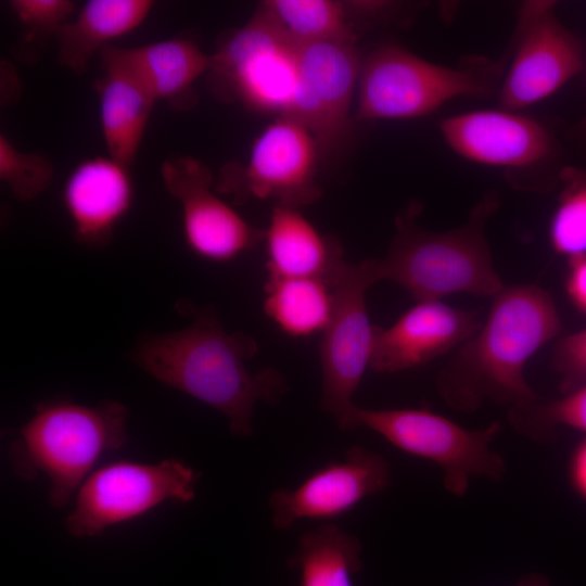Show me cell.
<instances>
[{
	"label": "cell",
	"instance_id": "cell-1",
	"mask_svg": "<svg viewBox=\"0 0 586 586\" xmlns=\"http://www.w3.org/2000/svg\"><path fill=\"white\" fill-rule=\"evenodd\" d=\"M192 322L168 333L150 334L136 345L132 359L160 382L226 416L235 436H251L258 402L276 403L288 390L275 368L251 372L246 361L258 352L249 334L228 333L211 308L177 305Z\"/></svg>",
	"mask_w": 586,
	"mask_h": 586
},
{
	"label": "cell",
	"instance_id": "cell-2",
	"mask_svg": "<svg viewBox=\"0 0 586 586\" xmlns=\"http://www.w3.org/2000/svg\"><path fill=\"white\" fill-rule=\"evenodd\" d=\"M551 294L536 284H505L484 323L441 370L436 388L453 409L473 412L486 402L508 408L539 396L527 383L528 359L561 332Z\"/></svg>",
	"mask_w": 586,
	"mask_h": 586
},
{
	"label": "cell",
	"instance_id": "cell-3",
	"mask_svg": "<svg viewBox=\"0 0 586 586\" xmlns=\"http://www.w3.org/2000/svg\"><path fill=\"white\" fill-rule=\"evenodd\" d=\"M499 206L498 194L487 191L462 226L438 232L421 228V205L409 204L395 220L387 254L377 258L380 281L403 286L416 302L453 294L493 297L505 283L495 269L485 228Z\"/></svg>",
	"mask_w": 586,
	"mask_h": 586
},
{
	"label": "cell",
	"instance_id": "cell-4",
	"mask_svg": "<svg viewBox=\"0 0 586 586\" xmlns=\"http://www.w3.org/2000/svg\"><path fill=\"white\" fill-rule=\"evenodd\" d=\"M127 420L126 406L115 400L94 406L64 399L39 404L10 445L13 469L26 480L44 476L50 504L62 507L101 457L125 445Z\"/></svg>",
	"mask_w": 586,
	"mask_h": 586
},
{
	"label": "cell",
	"instance_id": "cell-5",
	"mask_svg": "<svg viewBox=\"0 0 586 586\" xmlns=\"http://www.w3.org/2000/svg\"><path fill=\"white\" fill-rule=\"evenodd\" d=\"M512 42L498 60L469 58L457 67L429 62L398 46H382L361 61L358 119L398 120L425 116L457 97H491L498 89Z\"/></svg>",
	"mask_w": 586,
	"mask_h": 586
},
{
	"label": "cell",
	"instance_id": "cell-6",
	"mask_svg": "<svg viewBox=\"0 0 586 586\" xmlns=\"http://www.w3.org/2000/svg\"><path fill=\"white\" fill-rule=\"evenodd\" d=\"M367 428L407 454L434 462L443 470L444 487L466 495L472 477L499 482L506 473L505 459L491 448L502 430L499 421L469 430L426 409H367L356 406L348 430Z\"/></svg>",
	"mask_w": 586,
	"mask_h": 586
},
{
	"label": "cell",
	"instance_id": "cell-7",
	"mask_svg": "<svg viewBox=\"0 0 586 586\" xmlns=\"http://www.w3.org/2000/svg\"><path fill=\"white\" fill-rule=\"evenodd\" d=\"M213 92L251 111L288 117L298 89V47L257 8L219 39L207 72Z\"/></svg>",
	"mask_w": 586,
	"mask_h": 586
},
{
	"label": "cell",
	"instance_id": "cell-8",
	"mask_svg": "<svg viewBox=\"0 0 586 586\" xmlns=\"http://www.w3.org/2000/svg\"><path fill=\"white\" fill-rule=\"evenodd\" d=\"M196 472L176 459L157 463L116 461L93 470L78 488L66 518L75 537H91L168 501L195 496Z\"/></svg>",
	"mask_w": 586,
	"mask_h": 586
},
{
	"label": "cell",
	"instance_id": "cell-9",
	"mask_svg": "<svg viewBox=\"0 0 586 586\" xmlns=\"http://www.w3.org/2000/svg\"><path fill=\"white\" fill-rule=\"evenodd\" d=\"M379 281L377 258L356 264L344 260L331 279L335 305L319 345L320 407L342 430H348L356 407L354 394L370 368L374 324L369 319L366 294Z\"/></svg>",
	"mask_w": 586,
	"mask_h": 586
},
{
	"label": "cell",
	"instance_id": "cell-10",
	"mask_svg": "<svg viewBox=\"0 0 586 586\" xmlns=\"http://www.w3.org/2000/svg\"><path fill=\"white\" fill-rule=\"evenodd\" d=\"M553 1L521 5L512 53L499 89L500 109L519 112L557 92L584 67L579 39L557 18Z\"/></svg>",
	"mask_w": 586,
	"mask_h": 586
},
{
	"label": "cell",
	"instance_id": "cell-11",
	"mask_svg": "<svg viewBox=\"0 0 586 586\" xmlns=\"http://www.w3.org/2000/svg\"><path fill=\"white\" fill-rule=\"evenodd\" d=\"M319 152L306 127L291 118H276L255 138L247 164L225 170L217 191L239 202L276 200V205L301 208L321 196L316 182Z\"/></svg>",
	"mask_w": 586,
	"mask_h": 586
},
{
	"label": "cell",
	"instance_id": "cell-12",
	"mask_svg": "<svg viewBox=\"0 0 586 586\" xmlns=\"http://www.w3.org/2000/svg\"><path fill=\"white\" fill-rule=\"evenodd\" d=\"M161 175L168 192L181 204L184 241L198 257L229 263L264 241L263 229L252 226L213 192V176L199 160L168 158Z\"/></svg>",
	"mask_w": 586,
	"mask_h": 586
},
{
	"label": "cell",
	"instance_id": "cell-13",
	"mask_svg": "<svg viewBox=\"0 0 586 586\" xmlns=\"http://www.w3.org/2000/svg\"><path fill=\"white\" fill-rule=\"evenodd\" d=\"M361 61L355 41H323L298 47V89L285 118L306 127L320 152L336 149L347 137Z\"/></svg>",
	"mask_w": 586,
	"mask_h": 586
},
{
	"label": "cell",
	"instance_id": "cell-14",
	"mask_svg": "<svg viewBox=\"0 0 586 586\" xmlns=\"http://www.w3.org/2000/svg\"><path fill=\"white\" fill-rule=\"evenodd\" d=\"M391 484V468L380 454L362 446L347 449L292 488L276 489L269 498L272 525L286 531L302 520H332Z\"/></svg>",
	"mask_w": 586,
	"mask_h": 586
},
{
	"label": "cell",
	"instance_id": "cell-15",
	"mask_svg": "<svg viewBox=\"0 0 586 586\" xmlns=\"http://www.w3.org/2000/svg\"><path fill=\"white\" fill-rule=\"evenodd\" d=\"M481 324L474 310L416 302L390 327L374 326L370 369L394 373L423 366L458 348Z\"/></svg>",
	"mask_w": 586,
	"mask_h": 586
},
{
	"label": "cell",
	"instance_id": "cell-16",
	"mask_svg": "<svg viewBox=\"0 0 586 586\" xmlns=\"http://www.w3.org/2000/svg\"><path fill=\"white\" fill-rule=\"evenodd\" d=\"M440 130L458 155L488 166L527 168L553 150L552 138L539 122L504 109L449 116L440 123Z\"/></svg>",
	"mask_w": 586,
	"mask_h": 586
},
{
	"label": "cell",
	"instance_id": "cell-17",
	"mask_svg": "<svg viewBox=\"0 0 586 586\" xmlns=\"http://www.w3.org/2000/svg\"><path fill=\"white\" fill-rule=\"evenodd\" d=\"M133 198L129 167L111 156L78 163L62 191L74 237L90 247L110 244L117 225L129 213Z\"/></svg>",
	"mask_w": 586,
	"mask_h": 586
},
{
	"label": "cell",
	"instance_id": "cell-18",
	"mask_svg": "<svg viewBox=\"0 0 586 586\" xmlns=\"http://www.w3.org/2000/svg\"><path fill=\"white\" fill-rule=\"evenodd\" d=\"M100 56L101 62L126 69L156 101L164 100L177 110H188L195 104L193 85L211 66V55L188 38H170L132 48L111 44Z\"/></svg>",
	"mask_w": 586,
	"mask_h": 586
},
{
	"label": "cell",
	"instance_id": "cell-19",
	"mask_svg": "<svg viewBox=\"0 0 586 586\" xmlns=\"http://www.w3.org/2000/svg\"><path fill=\"white\" fill-rule=\"evenodd\" d=\"M264 242L268 276L331 281L345 260L341 246L322 234L300 208L275 205Z\"/></svg>",
	"mask_w": 586,
	"mask_h": 586
},
{
	"label": "cell",
	"instance_id": "cell-20",
	"mask_svg": "<svg viewBox=\"0 0 586 586\" xmlns=\"http://www.w3.org/2000/svg\"><path fill=\"white\" fill-rule=\"evenodd\" d=\"M102 65L104 76L95 81L102 136L109 156L130 167L156 100L123 67Z\"/></svg>",
	"mask_w": 586,
	"mask_h": 586
},
{
	"label": "cell",
	"instance_id": "cell-21",
	"mask_svg": "<svg viewBox=\"0 0 586 586\" xmlns=\"http://www.w3.org/2000/svg\"><path fill=\"white\" fill-rule=\"evenodd\" d=\"M153 7L151 0H89L59 31L58 61L84 74L95 53L140 26Z\"/></svg>",
	"mask_w": 586,
	"mask_h": 586
},
{
	"label": "cell",
	"instance_id": "cell-22",
	"mask_svg": "<svg viewBox=\"0 0 586 586\" xmlns=\"http://www.w3.org/2000/svg\"><path fill=\"white\" fill-rule=\"evenodd\" d=\"M264 294L265 315L291 337L322 334L334 311V290L324 279L267 276Z\"/></svg>",
	"mask_w": 586,
	"mask_h": 586
},
{
	"label": "cell",
	"instance_id": "cell-23",
	"mask_svg": "<svg viewBox=\"0 0 586 586\" xmlns=\"http://www.w3.org/2000/svg\"><path fill=\"white\" fill-rule=\"evenodd\" d=\"M361 553L355 535L326 523L298 538L288 566L297 573L298 586H355Z\"/></svg>",
	"mask_w": 586,
	"mask_h": 586
},
{
	"label": "cell",
	"instance_id": "cell-24",
	"mask_svg": "<svg viewBox=\"0 0 586 586\" xmlns=\"http://www.w3.org/2000/svg\"><path fill=\"white\" fill-rule=\"evenodd\" d=\"M258 8L294 44L355 41L345 5L332 0H268Z\"/></svg>",
	"mask_w": 586,
	"mask_h": 586
},
{
	"label": "cell",
	"instance_id": "cell-25",
	"mask_svg": "<svg viewBox=\"0 0 586 586\" xmlns=\"http://www.w3.org/2000/svg\"><path fill=\"white\" fill-rule=\"evenodd\" d=\"M507 420L520 435L536 443H551L559 426H568L586 434V383L561 397L508 408Z\"/></svg>",
	"mask_w": 586,
	"mask_h": 586
},
{
	"label": "cell",
	"instance_id": "cell-26",
	"mask_svg": "<svg viewBox=\"0 0 586 586\" xmlns=\"http://www.w3.org/2000/svg\"><path fill=\"white\" fill-rule=\"evenodd\" d=\"M559 179L548 237L553 252L570 258L586 253V168L564 167Z\"/></svg>",
	"mask_w": 586,
	"mask_h": 586
},
{
	"label": "cell",
	"instance_id": "cell-27",
	"mask_svg": "<svg viewBox=\"0 0 586 586\" xmlns=\"http://www.w3.org/2000/svg\"><path fill=\"white\" fill-rule=\"evenodd\" d=\"M9 5L22 29L16 52L26 61L39 55L47 40L58 36L75 11L69 0H12Z\"/></svg>",
	"mask_w": 586,
	"mask_h": 586
},
{
	"label": "cell",
	"instance_id": "cell-28",
	"mask_svg": "<svg viewBox=\"0 0 586 586\" xmlns=\"http://www.w3.org/2000/svg\"><path fill=\"white\" fill-rule=\"evenodd\" d=\"M53 176V165L47 157L22 152L5 136H0V179L14 198L35 199L50 186Z\"/></svg>",
	"mask_w": 586,
	"mask_h": 586
},
{
	"label": "cell",
	"instance_id": "cell-29",
	"mask_svg": "<svg viewBox=\"0 0 586 586\" xmlns=\"http://www.w3.org/2000/svg\"><path fill=\"white\" fill-rule=\"evenodd\" d=\"M551 364L559 375V390L566 394L586 383V329L560 337Z\"/></svg>",
	"mask_w": 586,
	"mask_h": 586
},
{
	"label": "cell",
	"instance_id": "cell-30",
	"mask_svg": "<svg viewBox=\"0 0 586 586\" xmlns=\"http://www.w3.org/2000/svg\"><path fill=\"white\" fill-rule=\"evenodd\" d=\"M564 286L575 309L586 315V253L568 258Z\"/></svg>",
	"mask_w": 586,
	"mask_h": 586
},
{
	"label": "cell",
	"instance_id": "cell-31",
	"mask_svg": "<svg viewBox=\"0 0 586 586\" xmlns=\"http://www.w3.org/2000/svg\"><path fill=\"white\" fill-rule=\"evenodd\" d=\"M568 476L574 492L586 501V437L572 451Z\"/></svg>",
	"mask_w": 586,
	"mask_h": 586
},
{
	"label": "cell",
	"instance_id": "cell-32",
	"mask_svg": "<svg viewBox=\"0 0 586 586\" xmlns=\"http://www.w3.org/2000/svg\"><path fill=\"white\" fill-rule=\"evenodd\" d=\"M515 586H549V581L542 574L528 573L522 576Z\"/></svg>",
	"mask_w": 586,
	"mask_h": 586
},
{
	"label": "cell",
	"instance_id": "cell-33",
	"mask_svg": "<svg viewBox=\"0 0 586 586\" xmlns=\"http://www.w3.org/2000/svg\"><path fill=\"white\" fill-rule=\"evenodd\" d=\"M581 128L584 132H586V116L584 117V119L582 120V124H581Z\"/></svg>",
	"mask_w": 586,
	"mask_h": 586
}]
</instances>
